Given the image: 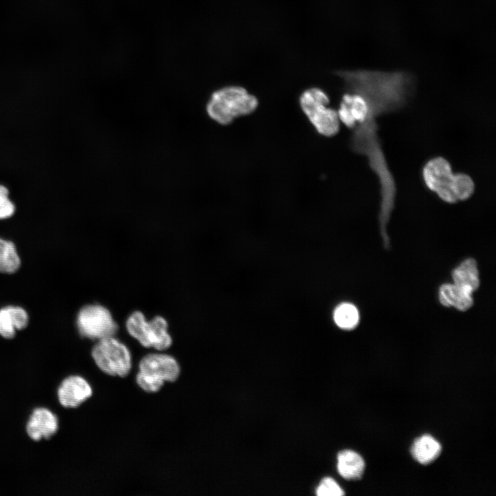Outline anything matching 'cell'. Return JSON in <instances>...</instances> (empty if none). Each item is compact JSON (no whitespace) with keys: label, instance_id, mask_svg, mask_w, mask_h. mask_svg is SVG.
I'll list each match as a JSON object with an SVG mask.
<instances>
[{"label":"cell","instance_id":"d6986e66","mask_svg":"<svg viewBox=\"0 0 496 496\" xmlns=\"http://www.w3.org/2000/svg\"><path fill=\"white\" fill-rule=\"evenodd\" d=\"M452 191L457 202L466 200L473 194L475 183L473 178L465 173H454Z\"/></svg>","mask_w":496,"mask_h":496},{"label":"cell","instance_id":"9a60e30c","mask_svg":"<svg viewBox=\"0 0 496 496\" xmlns=\"http://www.w3.org/2000/svg\"><path fill=\"white\" fill-rule=\"evenodd\" d=\"M337 468L339 474L346 479H358L364 472L365 464L358 453L351 450H344L338 454Z\"/></svg>","mask_w":496,"mask_h":496},{"label":"cell","instance_id":"277c9868","mask_svg":"<svg viewBox=\"0 0 496 496\" xmlns=\"http://www.w3.org/2000/svg\"><path fill=\"white\" fill-rule=\"evenodd\" d=\"M299 103L316 130L321 135L331 137L340 130L337 110L327 107L329 98L321 88L309 87L300 96Z\"/></svg>","mask_w":496,"mask_h":496},{"label":"cell","instance_id":"8fae6325","mask_svg":"<svg viewBox=\"0 0 496 496\" xmlns=\"http://www.w3.org/2000/svg\"><path fill=\"white\" fill-rule=\"evenodd\" d=\"M368 111V103L360 94L346 92L342 96L337 111L340 121L353 129L362 121Z\"/></svg>","mask_w":496,"mask_h":496},{"label":"cell","instance_id":"2e32d148","mask_svg":"<svg viewBox=\"0 0 496 496\" xmlns=\"http://www.w3.org/2000/svg\"><path fill=\"white\" fill-rule=\"evenodd\" d=\"M442 446L432 436L424 435L413 443L411 453L420 464H427L434 461L440 454Z\"/></svg>","mask_w":496,"mask_h":496},{"label":"cell","instance_id":"ac0fdd59","mask_svg":"<svg viewBox=\"0 0 496 496\" xmlns=\"http://www.w3.org/2000/svg\"><path fill=\"white\" fill-rule=\"evenodd\" d=\"M333 320L340 328L344 330L354 329L359 322L360 314L353 304L344 302L339 304L334 310Z\"/></svg>","mask_w":496,"mask_h":496},{"label":"cell","instance_id":"ffe728a7","mask_svg":"<svg viewBox=\"0 0 496 496\" xmlns=\"http://www.w3.org/2000/svg\"><path fill=\"white\" fill-rule=\"evenodd\" d=\"M318 496H341L344 494L342 488L331 477L323 478L316 490Z\"/></svg>","mask_w":496,"mask_h":496},{"label":"cell","instance_id":"8992f818","mask_svg":"<svg viewBox=\"0 0 496 496\" xmlns=\"http://www.w3.org/2000/svg\"><path fill=\"white\" fill-rule=\"evenodd\" d=\"M91 355L97 367L109 375L123 378L131 371V352L115 335L96 340Z\"/></svg>","mask_w":496,"mask_h":496},{"label":"cell","instance_id":"9c48e42d","mask_svg":"<svg viewBox=\"0 0 496 496\" xmlns=\"http://www.w3.org/2000/svg\"><path fill=\"white\" fill-rule=\"evenodd\" d=\"M93 393V390L86 379L79 375H72L62 380L57 389V398L64 408H77Z\"/></svg>","mask_w":496,"mask_h":496},{"label":"cell","instance_id":"e0dca14e","mask_svg":"<svg viewBox=\"0 0 496 496\" xmlns=\"http://www.w3.org/2000/svg\"><path fill=\"white\" fill-rule=\"evenodd\" d=\"M21 265V258L14 243L0 237V273L12 274Z\"/></svg>","mask_w":496,"mask_h":496},{"label":"cell","instance_id":"7a4b0ae2","mask_svg":"<svg viewBox=\"0 0 496 496\" xmlns=\"http://www.w3.org/2000/svg\"><path fill=\"white\" fill-rule=\"evenodd\" d=\"M258 99L240 86H227L216 90L207 105L208 116L220 125H228L238 116L252 113L258 107Z\"/></svg>","mask_w":496,"mask_h":496},{"label":"cell","instance_id":"4fadbf2b","mask_svg":"<svg viewBox=\"0 0 496 496\" xmlns=\"http://www.w3.org/2000/svg\"><path fill=\"white\" fill-rule=\"evenodd\" d=\"M473 293L471 291L453 283H445L439 288L438 298L443 306L465 311L473 304Z\"/></svg>","mask_w":496,"mask_h":496},{"label":"cell","instance_id":"6da1fadb","mask_svg":"<svg viewBox=\"0 0 496 496\" xmlns=\"http://www.w3.org/2000/svg\"><path fill=\"white\" fill-rule=\"evenodd\" d=\"M335 74L346 92L361 94L368 103L364 118L353 128L352 150L366 157L380 185V213L390 215L394 209L397 187L378 136V118L403 108L413 94V76L403 71L340 70Z\"/></svg>","mask_w":496,"mask_h":496},{"label":"cell","instance_id":"ba28073f","mask_svg":"<svg viewBox=\"0 0 496 496\" xmlns=\"http://www.w3.org/2000/svg\"><path fill=\"white\" fill-rule=\"evenodd\" d=\"M453 175L451 163L442 156L427 161L422 170L425 186L442 200L450 204L457 202L452 191Z\"/></svg>","mask_w":496,"mask_h":496},{"label":"cell","instance_id":"30bf717a","mask_svg":"<svg viewBox=\"0 0 496 496\" xmlns=\"http://www.w3.org/2000/svg\"><path fill=\"white\" fill-rule=\"evenodd\" d=\"M59 429V420L49 409L38 407L33 410L27 422L25 431L28 437L36 442L50 439Z\"/></svg>","mask_w":496,"mask_h":496},{"label":"cell","instance_id":"7c38bea8","mask_svg":"<svg viewBox=\"0 0 496 496\" xmlns=\"http://www.w3.org/2000/svg\"><path fill=\"white\" fill-rule=\"evenodd\" d=\"M29 323L28 311L22 307L7 305L0 308V336L12 339L17 331L25 329Z\"/></svg>","mask_w":496,"mask_h":496},{"label":"cell","instance_id":"3957f363","mask_svg":"<svg viewBox=\"0 0 496 496\" xmlns=\"http://www.w3.org/2000/svg\"><path fill=\"white\" fill-rule=\"evenodd\" d=\"M180 373V365L174 357L161 351L151 353L140 360L136 382L144 391L156 393L165 382H175Z\"/></svg>","mask_w":496,"mask_h":496},{"label":"cell","instance_id":"52a82bcc","mask_svg":"<svg viewBox=\"0 0 496 496\" xmlns=\"http://www.w3.org/2000/svg\"><path fill=\"white\" fill-rule=\"evenodd\" d=\"M76 325L79 335L99 340L116 335L118 326L110 311L100 304H88L77 313Z\"/></svg>","mask_w":496,"mask_h":496},{"label":"cell","instance_id":"44dd1931","mask_svg":"<svg viewBox=\"0 0 496 496\" xmlns=\"http://www.w3.org/2000/svg\"><path fill=\"white\" fill-rule=\"evenodd\" d=\"M8 189L0 185V220L11 217L15 211L13 203L8 197Z\"/></svg>","mask_w":496,"mask_h":496},{"label":"cell","instance_id":"5b68a950","mask_svg":"<svg viewBox=\"0 0 496 496\" xmlns=\"http://www.w3.org/2000/svg\"><path fill=\"white\" fill-rule=\"evenodd\" d=\"M125 325L128 334L144 347L163 351L172 344L168 322L161 316L148 320L143 312L134 311L129 315Z\"/></svg>","mask_w":496,"mask_h":496},{"label":"cell","instance_id":"5bb4252c","mask_svg":"<svg viewBox=\"0 0 496 496\" xmlns=\"http://www.w3.org/2000/svg\"><path fill=\"white\" fill-rule=\"evenodd\" d=\"M453 284L475 291L479 286L477 264L475 259L469 258L463 260L452 271Z\"/></svg>","mask_w":496,"mask_h":496}]
</instances>
